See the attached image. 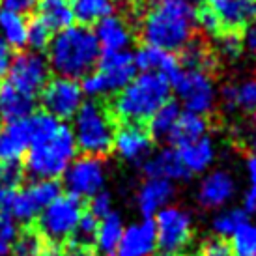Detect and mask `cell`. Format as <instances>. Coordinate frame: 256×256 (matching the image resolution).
I'll use <instances>...</instances> for the list:
<instances>
[{"label":"cell","mask_w":256,"mask_h":256,"mask_svg":"<svg viewBox=\"0 0 256 256\" xmlns=\"http://www.w3.org/2000/svg\"><path fill=\"white\" fill-rule=\"evenodd\" d=\"M34 140L26 152L24 170L36 180L62 178L77 159L72 128L47 112L32 114Z\"/></svg>","instance_id":"obj_1"},{"label":"cell","mask_w":256,"mask_h":256,"mask_svg":"<svg viewBox=\"0 0 256 256\" xmlns=\"http://www.w3.org/2000/svg\"><path fill=\"white\" fill-rule=\"evenodd\" d=\"M196 10L187 0H159L144 14L140 36L150 47L164 52L184 50L192 42Z\"/></svg>","instance_id":"obj_2"},{"label":"cell","mask_w":256,"mask_h":256,"mask_svg":"<svg viewBox=\"0 0 256 256\" xmlns=\"http://www.w3.org/2000/svg\"><path fill=\"white\" fill-rule=\"evenodd\" d=\"M49 68L58 77L84 78L94 72L101 58L100 43L96 40L92 28L72 24L68 28L56 32L50 40L49 47Z\"/></svg>","instance_id":"obj_3"},{"label":"cell","mask_w":256,"mask_h":256,"mask_svg":"<svg viewBox=\"0 0 256 256\" xmlns=\"http://www.w3.org/2000/svg\"><path fill=\"white\" fill-rule=\"evenodd\" d=\"M172 84L156 73H138L114 98V114L126 124H142L170 101Z\"/></svg>","instance_id":"obj_4"},{"label":"cell","mask_w":256,"mask_h":256,"mask_svg":"<svg viewBox=\"0 0 256 256\" xmlns=\"http://www.w3.org/2000/svg\"><path fill=\"white\" fill-rule=\"evenodd\" d=\"M112 118L108 110L98 101H86L73 116V138L75 146L84 156L101 157L112 150L114 140Z\"/></svg>","instance_id":"obj_5"},{"label":"cell","mask_w":256,"mask_h":256,"mask_svg":"<svg viewBox=\"0 0 256 256\" xmlns=\"http://www.w3.org/2000/svg\"><path fill=\"white\" fill-rule=\"evenodd\" d=\"M60 194V185L54 180H36L22 189H0V212L12 215L17 222H30Z\"/></svg>","instance_id":"obj_6"},{"label":"cell","mask_w":256,"mask_h":256,"mask_svg":"<svg viewBox=\"0 0 256 256\" xmlns=\"http://www.w3.org/2000/svg\"><path fill=\"white\" fill-rule=\"evenodd\" d=\"M80 217H82L80 200L66 192L56 196L47 208H43V212L38 215V228L47 242L58 245L68 238H72Z\"/></svg>","instance_id":"obj_7"},{"label":"cell","mask_w":256,"mask_h":256,"mask_svg":"<svg viewBox=\"0 0 256 256\" xmlns=\"http://www.w3.org/2000/svg\"><path fill=\"white\" fill-rule=\"evenodd\" d=\"M185 112L206 116L212 112L217 103V88L214 78L204 70H182L180 75L172 80Z\"/></svg>","instance_id":"obj_8"},{"label":"cell","mask_w":256,"mask_h":256,"mask_svg":"<svg viewBox=\"0 0 256 256\" xmlns=\"http://www.w3.org/2000/svg\"><path fill=\"white\" fill-rule=\"evenodd\" d=\"M157 250L163 256H176L189 245L192 236L191 214L180 206H166L154 219Z\"/></svg>","instance_id":"obj_9"},{"label":"cell","mask_w":256,"mask_h":256,"mask_svg":"<svg viewBox=\"0 0 256 256\" xmlns=\"http://www.w3.org/2000/svg\"><path fill=\"white\" fill-rule=\"evenodd\" d=\"M66 189L75 198H92L103 191L107 182V166L101 157H77L62 176Z\"/></svg>","instance_id":"obj_10"},{"label":"cell","mask_w":256,"mask_h":256,"mask_svg":"<svg viewBox=\"0 0 256 256\" xmlns=\"http://www.w3.org/2000/svg\"><path fill=\"white\" fill-rule=\"evenodd\" d=\"M49 62L40 52H21L12 60L8 70V82L19 92L36 98L49 82Z\"/></svg>","instance_id":"obj_11"},{"label":"cell","mask_w":256,"mask_h":256,"mask_svg":"<svg viewBox=\"0 0 256 256\" xmlns=\"http://www.w3.org/2000/svg\"><path fill=\"white\" fill-rule=\"evenodd\" d=\"M84 103L80 82L75 78L56 77L49 80L42 90V105L52 118L64 122L73 118Z\"/></svg>","instance_id":"obj_12"},{"label":"cell","mask_w":256,"mask_h":256,"mask_svg":"<svg viewBox=\"0 0 256 256\" xmlns=\"http://www.w3.org/2000/svg\"><path fill=\"white\" fill-rule=\"evenodd\" d=\"M98 77L103 82L105 94L120 92L135 78L136 68L133 62V54L129 50L124 52H101L98 62Z\"/></svg>","instance_id":"obj_13"},{"label":"cell","mask_w":256,"mask_h":256,"mask_svg":"<svg viewBox=\"0 0 256 256\" xmlns=\"http://www.w3.org/2000/svg\"><path fill=\"white\" fill-rule=\"evenodd\" d=\"M152 142L154 138L140 124H124L114 131L112 148L122 159L129 163H140L152 154Z\"/></svg>","instance_id":"obj_14"},{"label":"cell","mask_w":256,"mask_h":256,"mask_svg":"<svg viewBox=\"0 0 256 256\" xmlns=\"http://www.w3.org/2000/svg\"><path fill=\"white\" fill-rule=\"evenodd\" d=\"M236 196V180L226 170H212L202 178L196 198L206 210L224 208Z\"/></svg>","instance_id":"obj_15"},{"label":"cell","mask_w":256,"mask_h":256,"mask_svg":"<svg viewBox=\"0 0 256 256\" xmlns=\"http://www.w3.org/2000/svg\"><path fill=\"white\" fill-rule=\"evenodd\" d=\"M157 250L154 219H142L124 228L116 256H154Z\"/></svg>","instance_id":"obj_16"},{"label":"cell","mask_w":256,"mask_h":256,"mask_svg":"<svg viewBox=\"0 0 256 256\" xmlns=\"http://www.w3.org/2000/svg\"><path fill=\"white\" fill-rule=\"evenodd\" d=\"M34 140V124L32 114L22 120L8 122L0 133V161H19L26 156Z\"/></svg>","instance_id":"obj_17"},{"label":"cell","mask_w":256,"mask_h":256,"mask_svg":"<svg viewBox=\"0 0 256 256\" xmlns=\"http://www.w3.org/2000/svg\"><path fill=\"white\" fill-rule=\"evenodd\" d=\"M133 62L135 68L140 73H156L164 77L172 84V80L178 77L180 72L184 70L180 60L170 52H164L161 49L150 47V45H142L138 47L136 52L133 54Z\"/></svg>","instance_id":"obj_18"},{"label":"cell","mask_w":256,"mask_h":256,"mask_svg":"<svg viewBox=\"0 0 256 256\" xmlns=\"http://www.w3.org/2000/svg\"><path fill=\"white\" fill-rule=\"evenodd\" d=\"M174 198V184L159 178H146L136 191V208L144 219H152L161 210L170 206Z\"/></svg>","instance_id":"obj_19"},{"label":"cell","mask_w":256,"mask_h":256,"mask_svg":"<svg viewBox=\"0 0 256 256\" xmlns=\"http://www.w3.org/2000/svg\"><path fill=\"white\" fill-rule=\"evenodd\" d=\"M208 8L219 19L220 26L236 32L256 19V0H208Z\"/></svg>","instance_id":"obj_20"},{"label":"cell","mask_w":256,"mask_h":256,"mask_svg":"<svg viewBox=\"0 0 256 256\" xmlns=\"http://www.w3.org/2000/svg\"><path fill=\"white\" fill-rule=\"evenodd\" d=\"M96 40L101 52H124L133 43V30L120 15H108L107 19L96 24Z\"/></svg>","instance_id":"obj_21"},{"label":"cell","mask_w":256,"mask_h":256,"mask_svg":"<svg viewBox=\"0 0 256 256\" xmlns=\"http://www.w3.org/2000/svg\"><path fill=\"white\" fill-rule=\"evenodd\" d=\"M144 172L148 178H159L166 182H184L189 180V172L185 170L184 163L180 159L178 152L174 148H164L161 152L154 154L144 161Z\"/></svg>","instance_id":"obj_22"},{"label":"cell","mask_w":256,"mask_h":256,"mask_svg":"<svg viewBox=\"0 0 256 256\" xmlns=\"http://www.w3.org/2000/svg\"><path fill=\"white\" fill-rule=\"evenodd\" d=\"M176 152L189 174H202L215 161V144L210 136H202L192 142L182 144L176 148Z\"/></svg>","instance_id":"obj_23"},{"label":"cell","mask_w":256,"mask_h":256,"mask_svg":"<svg viewBox=\"0 0 256 256\" xmlns=\"http://www.w3.org/2000/svg\"><path fill=\"white\" fill-rule=\"evenodd\" d=\"M34 110V98L19 92L8 80L0 82V118L6 122L22 120Z\"/></svg>","instance_id":"obj_24"},{"label":"cell","mask_w":256,"mask_h":256,"mask_svg":"<svg viewBox=\"0 0 256 256\" xmlns=\"http://www.w3.org/2000/svg\"><path fill=\"white\" fill-rule=\"evenodd\" d=\"M222 103L228 110H243L256 112V78H245L242 82L228 84L220 92Z\"/></svg>","instance_id":"obj_25"},{"label":"cell","mask_w":256,"mask_h":256,"mask_svg":"<svg viewBox=\"0 0 256 256\" xmlns=\"http://www.w3.org/2000/svg\"><path fill=\"white\" fill-rule=\"evenodd\" d=\"M124 220L118 214H110L107 217L100 219L98 234L94 240V245L101 256H114L116 249L120 245L122 234H124Z\"/></svg>","instance_id":"obj_26"},{"label":"cell","mask_w":256,"mask_h":256,"mask_svg":"<svg viewBox=\"0 0 256 256\" xmlns=\"http://www.w3.org/2000/svg\"><path fill=\"white\" fill-rule=\"evenodd\" d=\"M73 19H77L80 26H92L114 12V0H73L72 2Z\"/></svg>","instance_id":"obj_27"},{"label":"cell","mask_w":256,"mask_h":256,"mask_svg":"<svg viewBox=\"0 0 256 256\" xmlns=\"http://www.w3.org/2000/svg\"><path fill=\"white\" fill-rule=\"evenodd\" d=\"M28 21L21 14H14L0 8V38L8 43L10 49H22L26 45Z\"/></svg>","instance_id":"obj_28"},{"label":"cell","mask_w":256,"mask_h":256,"mask_svg":"<svg viewBox=\"0 0 256 256\" xmlns=\"http://www.w3.org/2000/svg\"><path fill=\"white\" fill-rule=\"evenodd\" d=\"M206 133H208L206 116H200V114H192V112H182L178 118V124H176V128H174L168 140L178 148L182 144L192 142L196 138L206 136Z\"/></svg>","instance_id":"obj_29"},{"label":"cell","mask_w":256,"mask_h":256,"mask_svg":"<svg viewBox=\"0 0 256 256\" xmlns=\"http://www.w3.org/2000/svg\"><path fill=\"white\" fill-rule=\"evenodd\" d=\"M40 19L50 32H60L73 24V12L68 0H42Z\"/></svg>","instance_id":"obj_30"},{"label":"cell","mask_w":256,"mask_h":256,"mask_svg":"<svg viewBox=\"0 0 256 256\" xmlns=\"http://www.w3.org/2000/svg\"><path fill=\"white\" fill-rule=\"evenodd\" d=\"M180 114H182V108L178 103H172V101L164 103L163 107L150 118V136L157 138V140H168L176 124H178Z\"/></svg>","instance_id":"obj_31"},{"label":"cell","mask_w":256,"mask_h":256,"mask_svg":"<svg viewBox=\"0 0 256 256\" xmlns=\"http://www.w3.org/2000/svg\"><path fill=\"white\" fill-rule=\"evenodd\" d=\"M245 222H247V214L243 212V208H228L215 215L212 220V228L215 236L222 240V238H230Z\"/></svg>","instance_id":"obj_32"},{"label":"cell","mask_w":256,"mask_h":256,"mask_svg":"<svg viewBox=\"0 0 256 256\" xmlns=\"http://www.w3.org/2000/svg\"><path fill=\"white\" fill-rule=\"evenodd\" d=\"M230 254L232 256H256V224L245 222L230 236Z\"/></svg>","instance_id":"obj_33"},{"label":"cell","mask_w":256,"mask_h":256,"mask_svg":"<svg viewBox=\"0 0 256 256\" xmlns=\"http://www.w3.org/2000/svg\"><path fill=\"white\" fill-rule=\"evenodd\" d=\"M50 40H52V32L47 28V24L36 17L28 21V30H26V45H30V49L34 52L47 49L49 47Z\"/></svg>","instance_id":"obj_34"},{"label":"cell","mask_w":256,"mask_h":256,"mask_svg":"<svg viewBox=\"0 0 256 256\" xmlns=\"http://www.w3.org/2000/svg\"><path fill=\"white\" fill-rule=\"evenodd\" d=\"M98 224H100V220L96 219L94 215L82 214V217H80V220H78L77 228H75V232H73L75 245L88 247L90 243H94L96 234H98Z\"/></svg>","instance_id":"obj_35"},{"label":"cell","mask_w":256,"mask_h":256,"mask_svg":"<svg viewBox=\"0 0 256 256\" xmlns=\"http://www.w3.org/2000/svg\"><path fill=\"white\" fill-rule=\"evenodd\" d=\"M182 64L185 66V70H204L210 66V56H208L206 49L202 45L196 43H189L184 50H182Z\"/></svg>","instance_id":"obj_36"},{"label":"cell","mask_w":256,"mask_h":256,"mask_svg":"<svg viewBox=\"0 0 256 256\" xmlns=\"http://www.w3.org/2000/svg\"><path fill=\"white\" fill-rule=\"evenodd\" d=\"M22 174L24 170L19 161H0V189H17Z\"/></svg>","instance_id":"obj_37"},{"label":"cell","mask_w":256,"mask_h":256,"mask_svg":"<svg viewBox=\"0 0 256 256\" xmlns=\"http://www.w3.org/2000/svg\"><path fill=\"white\" fill-rule=\"evenodd\" d=\"M217 49H219L220 56L228 58V60H234V58H238L242 54V49H243L242 38L238 36L236 32H232V30H228L226 34H219Z\"/></svg>","instance_id":"obj_38"},{"label":"cell","mask_w":256,"mask_h":256,"mask_svg":"<svg viewBox=\"0 0 256 256\" xmlns=\"http://www.w3.org/2000/svg\"><path fill=\"white\" fill-rule=\"evenodd\" d=\"M247 178H249V189L243 196V212L249 215L256 212V154L247 159Z\"/></svg>","instance_id":"obj_39"},{"label":"cell","mask_w":256,"mask_h":256,"mask_svg":"<svg viewBox=\"0 0 256 256\" xmlns=\"http://www.w3.org/2000/svg\"><path fill=\"white\" fill-rule=\"evenodd\" d=\"M43 243L36 234H24L17 238L14 256H42Z\"/></svg>","instance_id":"obj_40"},{"label":"cell","mask_w":256,"mask_h":256,"mask_svg":"<svg viewBox=\"0 0 256 256\" xmlns=\"http://www.w3.org/2000/svg\"><path fill=\"white\" fill-rule=\"evenodd\" d=\"M110 214H112V196H110V192L101 191L90 198V215H94L98 220Z\"/></svg>","instance_id":"obj_41"},{"label":"cell","mask_w":256,"mask_h":256,"mask_svg":"<svg viewBox=\"0 0 256 256\" xmlns=\"http://www.w3.org/2000/svg\"><path fill=\"white\" fill-rule=\"evenodd\" d=\"M196 22H198L200 28L204 30L206 34H210V36H219L220 30H222L219 19L215 17L210 8H204L200 14H196Z\"/></svg>","instance_id":"obj_42"},{"label":"cell","mask_w":256,"mask_h":256,"mask_svg":"<svg viewBox=\"0 0 256 256\" xmlns=\"http://www.w3.org/2000/svg\"><path fill=\"white\" fill-rule=\"evenodd\" d=\"M0 238L6 240V242L14 243L19 238V226H17V220L12 215L0 212Z\"/></svg>","instance_id":"obj_43"},{"label":"cell","mask_w":256,"mask_h":256,"mask_svg":"<svg viewBox=\"0 0 256 256\" xmlns=\"http://www.w3.org/2000/svg\"><path fill=\"white\" fill-rule=\"evenodd\" d=\"M204 256H232L230 254V247L222 240H212L206 243L204 247Z\"/></svg>","instance_id":"obj_44"},{"label":"cell","mask_w":256,"mask_h":256,"mask_svg":"<svg viewBox=\"0 0 256 256\" xmlns=\"http://www.w3.org/2000/svg\"><path fill=\"white\" fill-rule=\"evenodd\" d=\"M12 49L8 47V43L0 38V78L8 75V70H10V64H12Z\"/></svg>","instance_id":"obj_45"},{"label":"cell","mask_w":256,"mask_h":256,"mask_svg":"<svg viewBox=\"0 0 256 256\" xmlns=\"http://www.w3.org/2000/svg\"><path fill=\"white\" fill-rule=\"evenodd\" d=\"M243 47L249 50L252 56H256V26H249L243 36Z\"/></svg>","instance_id":"obj_46"},{"label":"cell","mask_w":256,"mask_h":256,"mask_svg":"<svg viewBox=\"0 0 256 256\" xmlns=\"http://www.w3.org/2000/svg\"><path fill=\"white\" fill-rule=\"evenodd\" d=\"M60 256H92L88 247H80V245H72L68 250L60 252Z\"/></svg>","instance_id":"obj_47"},{"label":"cell","mask_w":256,"mask_h":256,"mask_svg":"<svg viewBox=\"0 0 256 256\" xmlns=\"http://www.w3.org/2000/svg\"><path fill=\"white\" fill-rule=\"evenodd\" d=\"M187 2H189V4H192V6H194V4H198V2H204V0H187Z\"/></svg>","instance_id":"obj_48"},{"label":"cell","mask_w":256,"mask_h":256,"mask_svg":"<svg viewBox=\"0 0 256 256\" xmlns=\"http://www.w3.org/2000/svg\"><path fill=\"white\" fill-rule=\"evenodd\" d=\"M252 148H254V154H256V136L252 138Z\"/></svg>","instance_id":"obj_49"},{"label":"cell","mask_w":256,"mask_h":256,"mask_svg":"<svg viewBox=\"0 0 256 256\" xmlns=\"http://www.w3.org/2000/svg\"><path fill=\"white\" fill-rule=\"evenodd\" d=\"M185 256H200V254H185Z\"/></svg>","instance_id":"obj_50"},{"label":"cell","mask_w":256,"mask_h":256,"mask_svg":"<svg viewBox=\"0 0 256 256\" xmlns=\"http://www.w3.org/2000/svg\"><path fill=\"white\" fill-rule=\"evenodd\" d=\"M0 133H2V126H0Z\"/></svg>","instance_id":"obj_51"},{"label":"cell","mask_w":256,"mask_h":256,"mask_svg":"<svg viewBox=\"0 0 256 256\" xmlns=\"http://www.w3.org/2000/svg\"><path fill=\"white\" fill-rule=\"evenodd\" d=\"M34 2H36V0H34Z\"/></svg>","instance_id":"obj_52"}]
</instances>
